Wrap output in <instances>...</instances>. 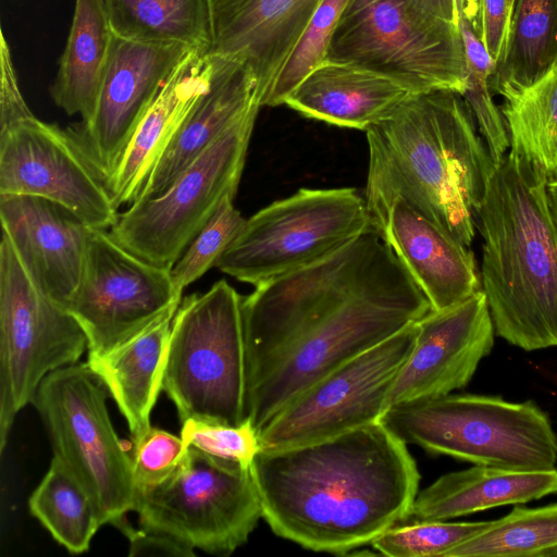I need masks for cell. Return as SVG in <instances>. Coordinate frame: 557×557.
I'll return each mask as SVG.
<instances>
[{
	"label": "cell",
	"mask_w": 557,
	"mask_h": 557,
	"mask_svg": "<svg viewBox=\"0 0 557 557\" xmlns=\"http://www.w3.org/2000/svg\"><path fill=\"white\" fill-rule=\"evenodd\" d=\"M431 306L373 230L242 298L248 419L260 429L314 382Z\"/></svg>",
	"instance_id": "1"
},
{
	"label": "cell",
	"mask_w": 557,
	"mask_h": 557,
	"mask_svg": "<svg viewBox=\"0 0 557 557\" xmlns=\"http://www.w3.org/2000/svg\"><path fill=\"white\" fill-rule=\"evenodd\" d=\"M250 472L273 533L339 555L406 522L420 481L407 445L379 421L305 445L260 448Z\"/></svg>",
	"instance_id": "2"
},
{
	"label": "cell",
	"mask_w": 557,
	"mask_h": 557,
	"mask_svg": "<svg viewBox=\"0 0 557 557\" xmlns=\"http://www.w3.org/2000/svg\"><path fill=\"white\" fill-rule=\"evenodd\" d=\"M547 186L541 170L508 151L475 215L495 333L525 351L557 347V223Z\"/></svg>",
	"instance_id": "3"
},
{
	"label": "cell",
	"mask_w": 557,
	"mask_h": 557,
	"mask_svg": "<svg viewBox=\"0 0 557 557\" xmlns=\"http://www.w3.org/2000/svg\"><path fill=\"white\" fill-rule=\"evenodd\" d=\"M366 134L369 160L430 219L471 247L476 211L496 164L463 97L447 90L412 94Z\"/></svg>",
	"instance_id": "4"
},
{
	"label": "cell",
	"mask_w": 557,
	"mask_h": 557,
	"mask_svg": "<svg viewBox=\"0 0 557 557\" xmlns=\"http://www.w3.org/2000/svg\"><path fill=\"white\" fill-rule=\"evenodd\" d=\"M379 422L406 445L473 465L533 471L557 462V436L533 400L447 394L391 406Z\"/></svg>",
	"instance_id": "5"
},
{
	"label": "cell",
	"mask_w": 557,
	"mask_h": 557,
	"mask_svg": "<svg viewBox=\"0 0 557 557\" xmlns=\"http://www.w3.org/2000/svg\"><path fill=\"white\" fill-rule=\"evenodd\" d=\"M242 296L225 280L182 299L171 324L162 391L180 420L248 419Z\"/></svg>",
	"instance_id": "6"
},
{
	"label": "cell",
	"mask_w": 557,
	"mask_h": 557,
	"mask_svg": "<svg viewBox=\"0 0 557 557\" xmlns=\"http://www.w3.org/2000/svg\"><path fill=\"white\" fill-rule=\"evenodd\" d=\"M326 59L387 75L412 92L463 95L467 63L459 26L434 17L410 0H349Z\"/></svg>",
	"instance_id": "7"
},
{
	"label": "cell",
	"mask_w": 557,
	"mask_h": 557,
	"mask_svg": "<svg viewBox=\"0 0 557 557\" xmlns=\"http://www.w3.org/2000/svg\"><path fill=\"white\" fill-rule=\"evenodd\" d=\"M109 392L85 363L64 366L39 384L32 403L57 457L97 506L103 524L115 527L134 510L132 456L111 423Z\"/></svg>",
	"instance_id": "8"
},
{
	"label": "cell",
	"mask_w": 557,
	"mask_h": 557,
	"mask_svg": "<svg viewBox=\"0 0 557 557\" xmlns=\"http://www.w3.org/2000/svg\"><path fill=\"white\" fill-rule=\"evenodd\" d=\"M370 228L358 189L300 188L246 220L215 267L257 286L329 257Z\"/></svg>",
	"instance_id": "9"
},
{
	"label": "cell",
	"mask_w": 557,
	"mask_h": 557,
	"mask_svg": "<svg viewBox=\"0 0 557 557\" xmlns=\"http://www.w3.org/2000/svg\"><path fill=\"white\" fill-rule=\"evenodd\" d=\"M134 511L143 529L221 556L244 545L262 518L250 467L191 446L171 476L136 492Z\"/></svg>",
	"instance_id": "10"
},
{
	"label": "cell",
	"mask_w": 557,
	"mask_h": 557,
	"mask_svg": "<svg viewBox=\"0 0 557 557\" xmlns=\"http://www.w3.org/2000/svg\"><path fill=\"white\" fill-rule=\"evenodd\" d=\"M259 109L216 138L163 193L119 214L111 236L136 256L171 269L222 199L236 195Z\"/></svg>",
	"instance_id": "11"
},
{
	"label": "cell",
	"mask_w": 557,
	"mask_h": 557,
	"mask_svg": "<svg viewBox=\"0 0 557 557\" xmlns=\"http://www.w3.org/2000/svg\"><path fill=\"white\" fill-rule=\"evenodd\" d=\"M86 335L33 283L8 236L0 244V450L16 414L52 371L78 362Z\"/></svg>",
	"instance_id": "12"
},
{
	"label": "cell",
	"mask_w": 557,
	"mask_h": 557,
	"mask_svg": "<svg viewBox=\"0 0 557 557\" xmlns=\"http://www.w3.org/2000/svg\"><path fill=\"white\" fill-rule=\"evenodd\" d=\"M417 333L413 322L307 387L260 429L261 448L305 445L377 422Z\"/></svg>",
	"instance_id": "13"
},
{
	"label": "cell",
	"mask_w": 557,
	"mask_h": 557,
	"mask_svg": "<svg viewBox=\"0 0 557 557\" xmlns=\"http://www.w3.org/2000/svg\"><path fill=\"white\" fill-rule=\"evenodd\" d=\"M181 301L171 269L136 256L107 230L92 228L83 277L66 311L83 329L92 358L132 341Z\"/></svg>",
	"instance_id": "14"
},
{
	"label": "cell",
	"mask_w": 557,
	"mask_h": 557,
	"mask_svg": "<svg viewBox=\"0 0 557 557\" xmlns=\"http://www.w3.org/2000/svg\"><path fill=\"white\" fill-rule=\"evenodd\" d=\"M364 199L371 227L393 249L428 298L431 310L457 305L482 290L473 251L430 219L374 161Z\"/></svg>",
	"instance_id": "15"
},
{
	"label": "cell",
	"mask_w": 557,
	"mask_h": 557,
	"mask_svg": "<svg viewBox=\"0 0 557 557\" xmlns=\"http://www.w3.org/2000/svg\"><path fill=\"white\" fill-rule=\"evenodd\" d=\"M0 195L48 199L92 228L110 230L119 218L106 183L67 129L34 114L0 128Z\"/></svg>",
	"instance_id": "16"
},
{
	"label": "cell",
	"mask_w": 557,
	"mask_h": 557,
	"mask_svg": "<svg viewBox=\"0 0 557 557\" xmlns=\"http://www.w3.org/2000/svg\"><path fill=\"white\" fill-rule=\"evenodd\" d=\"M191 51L116 36L92 115L66 128L106 185L165 82Z\"/></svg>",
	"instance_id": "17"
},
{
	"label": "cell",
	"mask_w": 557,
	"mask_h": 557,
	"mask_svg": "<svg viewBox=\"0 0 557 557\" xmlns=\"http://www.w3.org/2000/svg\"><path fill=\"white\" fill-rule=\"evenodd\" d=\"M417 327L416 344L388 393L386 409L466 387L491 354L496 335L483 290L444 310H431Z\"/></svg>",
	"instance_id": "18"
},
{
	"label": "cell",
	"mask_w": 557,
	"mask_h": 557,
	"mask_svg": "<svg viewBox=\"0 0 557 557\" xmlns=\"http://www.w3.org/2000/svg\"><path fill=\"white\" fill-rule=\"evenodd\" d=\"M0 218L33 283L66 310L83 277L92 227L66 208L29 195H0Z\"/></svg>",
	"instance_id": "19"
},
{
	"label": "cell",
	"mask_w": 557,
	"mask_h": 557,
	"mask_svg": "<svg viewBox=\"0 0 557 557\" xmlns=\"http://www.w3.org/2000/svg\"><path fill=\"white\" fill-rule=\"evenodd\" d=\"M322 1L212 0L209 53L247 63L262 103Z\"/></svg>",
	"instance_id": "20"
},
{
	"label": "cell",
	"mask_w": 557,
	"mask_h": 557,
	"mask_svg": "<svg viewBox=\"0 0 557 557\" xmlns=\"http://www.w3.org/2000/svg\"><path fill=\"white\" fill-rule=\"evenodd\" d=\"M213 66L212 54L194 50L168 78L107 185L116 208L139 198L163 152L207 90Z\"/></svg>",
	"instance_id": "21"
},
{
	"label": "cell",
	"mask_w": 557,
	"mask_h": 557,
	"mask_svg": "<svg viewBox=\"0 0 557 557\" xmlns=\"http://www.w3.org/2000/svg\"><path fill=\"white\" fill-rule=\"evenodd\" d=\"M212 55L214 66L207 90L163 152L137 200L163 193L216 138L250 110L261 108L251 67L234 58Z\"/></svg>",
	"instance_id": "22"
},
{
	"label": "cell",
	"mask_w": 557,
	"mask_h": 557,
	"mask_svg": "<svg viewBox=\"0 0 557 557\" xmlns=\"http://www.w3.org/2000/svg\"><path fill=\"white\" fill-rule=\"evenodd\" d=\"M412 92L403 83L356 63L325 59L286 98L301 115L367 132Z\"/></svg>",
	"instance_id": "23"
},
{
	"label": "cell",
	"mask_w": 557,
	"mask_h": 557,
	"mask_svg": "<svg viewBox=\"0 0 557 557\" xmlns=\"http://www.w3.org/2000/svg\"><path fill=\"white\" fill-rule=\"evenodd\" d=\"M555 493L556 468L521 471L474 465L440 476L417 494L407 521L449 520Z\"/></svg>",
	"instance_id": "24"
},
{
	"label": "cell",
	"mask_w": 557,
	"mask_h": 557,
	"mask_svg": "<svg viewBox=\"0 0 557 557\" xmlns=\"http://www.w3.org/2000/svg\"><path fill=\"white\" fill-rule=\"evenodd\" d=\"M171 311L145 332L87 363L106 385L128 425L133 441L151 426L150 413L162 391Z\"/></svg>",
	"instance_id": "25"
},
{
	"label": "cell",
	"mask_w": 557,
	"mask_h": 557,
	"mask_svg": "<svg viewBox=\"0 0 557 557\" xmlns=\"http://www.w3.org/2000/svg\"><path fill=\"white\" fill-rule=\"evenodd\" d=\"M116 34L104 0H75L74 14L55 79L54 103L82 122L94 113Z\"/></svg>",
	"instance_id": "26"
},
{
	"label": "cell",
	"mask_w": 557,
	"mask_h": 557,
	"mask_svg": "<svg viewBox=\"0 0 557 557\" xmlns=\"http://www.w3.org/2000/svg\"><path fill=\"white\" fill-rule=\"evenodd\" d=\"M116 36L209 53L212 0H104Z\"/></svg>",
	"instance_id": "27"
},
{
	"label": "cell",
	"mask_w": 557,
	"mask_h": 557,
	"mask_svg": "<svg viewBox=\"0 0 557 557\" xmlns=\"http://www.w3.org/2000/svg\"><path fill=\"white\" fill-rule=\"evenodd\" d=\"M509 151L557 180V60L537 79L498 94Z\"/></svg>",
	"instance_id": "28"
},
{
	"label": "cell",
	"mask_w": 557,
	"mask_h": 557,
	"mask_svg": "<svg viewBox=\"0 0 557 557\" xmlns=\"http://www.w3.org/2000/svg\"><path fill=\"white\" fill-rule=\"evenodd\" d=\"M557 60V0H516L502 62L490 79L493 94L525 86Z\"/></svg>",
	"instance_id": "29"
},
{
	"label": "cell",
	"mask_w": 557,
	"mask_h": 557,
	"mask_svg": "<svg viewBox=\"0 0 557 557\" xmlns=\"http://www.w3.org/2000/svg\"><path fill=\"white\" fill-rule=\"evenodd\" d=\"M30 513L72 554L89 549L101 515L84 487L53 456L49 469L28 499Z\"/></svg>",
	"instance_id": "30"
},
{
	"label": "cell",
	"mask_w": 557,
	"mask_h": 557,
	"mask_svg": "<svg viewBox=\"0 0 557 557\" xmlns=\"http://www.w3.org/2000/svg\"><path fill=\"white\" fill-rule=\"evenodd\" d=\"M443 557H557V503L516 506Z\"/></svg>",
	"instance_id": "31"
},
{
	"label": "cell",
	"mask_w": 557,
	"mask_h": 557,
	"mask_svg": "<svg viewBox=\"0 0 557 557\" xmlns=\"http://www.w3.org/2000/svg\"><path fill=\"white\" fill-rule=\"evenodd\" d=\"M458 26L468 72L467 88L462 97L472 111L493 161L497 164L509 151L510 144L504 117L493 99L490 86L495 63L472 25L467 20H460Z\"/></svg>",
	"instance_id": "32"
},
{
	"label": "cell",
	"mask_w": 557,
	"mask_h": 557,
	"mask_svg": "<svg viewBox=\"0 0 557 557\" xmlns=\"http://www.w3.org/2000/svg\"><path fill=\"white\" fill-rule=\"evenodd\" d=\"M348 1H322L286 60L272 88L262 100V107L284 104L286 98L301 81L326 59L337 22Z\"/></svg>",
	"instance_id": "33"
},
{
	"label": "cell",
	"mask_w": 557,
	"mask_h": 557,
	"mask_svg": "<svg viewBox=\"0 0 557 557\" xmlns=\"http://www.w3.org/2000/svg\"><path fill=\"white\" fill-rule=\"evenodd\" d=\"M491 521L446 522V520H418L398 523L381 535L371 546L389 557H443L453 547L473 536Z\"/></svg>",
	"instance_id": "34"
},
{
	"label": "cell",
	"mask_w": 557,
	"mask_h": 557,
	"mask_svg": "<svg viewBox=\"0 0 557 557\" xmlns=\"http://www.w3.org/2000/svg\"><path fill=\"white\" fill-rule=\"evenodd\" d=\"M234 197L227 195L222 199L218 209L171 268L174 287L181 296L187 286L215 267L244 226L246 220L235 208Z\"/></svg>",
	"instance_id": "35"
},
{
	"label": "cell",
	"mask_w": 557,
	"mask_h": 557,
	"mask_svg": "<svg viewBox=\"0 0 557 557\" xmlns=\"http://www.w3.org/2000/svg\"><path fill=\"white\" fill-rule=\"evenodd\" d=\"M181 437L187 447L248 467L261 448L259 432L249 419L239 425L187 419L182 422Z\"/></svg>",
	"instance_id": "36"
},
{
	"label": "cell",
	"mask_w": 557,
	"mask_h": 557,
	"mask_svg": "<svg viewBox=\"0 0 557 557\" xmlns=\"http://www.w3.org/2000/svg\"><path fill=\"white\" fill-rule=\"evenodd\" d=\"M186 451L187 446L181 436L150 426L134 442L132 467L136 492L158 485L171 476Z\"/></svg>",
	"instance_id": "37"
},
{
	"label": "cell",
	"mask_w": 557,
	"mask_h": 557,
	"mask_svg": "<svg viewBox=\"0 0 557 557\" xmlns=\"http://www.w3.org/2000/svg\"><path fill=\"white\" fill-rule=\"evenodd\" d=\"M511 15L512 8L508 0L481 1L476 34L494 61L495 67L502 62L507 49Z\"/></svg>",
	"instance_id": "38"
},
{
	"label": "cell",
	"mask_w": 557,
	"mask_h": 557,
	"mask_svg": "<svg viewBox=\"0 0 557 557\" xmlns=\"http://www.w3.org/2000/svg\"><path fill=\"white\" fill-rule=\"evenodd\" d=\"M0 128L32 115L18 86L10 46L1 32Z\"/></svg>",
	"instance_id": "39"
},
{
	"label": "cell",
	"mask_w": 557,
	"mask_h": 557,
	"mask_svg": "<svg viewBox=\"0 0 557 557\" xmlns=\"http://www.w3.org/2000/svg\"><path fill=\"white\" fill-rule=\"evenodd\" d=\"M115 528L120 530L129 542V556H195L194 548L181 541L161 533L146 529H135L124 518Z\"/></svg>",
	"instance_id": "40"
},
{
	"label": "cell",
	"mask_w": 557,
	"mask_h": 557,
	"mask_svg": "<svg viewBox=\"0 0 557 557\" xmlns=\"http://www.w3.org/2000/svg\"><path fill=\"white\" fill-rule=\"evenodd\" d=\"M425 13L440 20L458 25L455 0H410Z\"/></svg>",
	"instance_id": "41"
},
{
	"label": "cell",
	"mask_w": 557,
	"mask_h": 557,
	"mask_svg": "<svg viewBox=\"0 0 557 557\" xmlns=\"http://www.w3.org/2000/svg\"><path fill=\"white\" fill-rule=\"evenodd\" d=\"M482 0H455L458 14V23L460 20H467L475 33L479 26V15Z\"/></svg>",
	"instance_id": "42"
},
{
	"label": "cell",
	"mask_w": 557,
	"mask_h": 557,
	"mask_svg": "<svg viewBox=\"0 0 557 557\" xmlns=\"http://www.w3.org/2000/svg\"><path fill=\"white\" fill-rule=\"evenodd\" d=\"M550 207L557 223V180L549 182L547 186Z\"/></svg>",
	"instance_id": "43"
},
{
	"label": "cell",
	"mask_w": 557,
	"mask_h": 557,
	"mask_svg": "<svg viewBox=\"0 0 557 557\" xmlns=\"http://www.w3.org/2000/svg\"><path fill=\"white\" fill-rule=\"evenodd\" d=\"M508 2L510 4V7L513 9V4H515L516 0H508Z\"/></svg>",
	"instance_id": "44"
}]
</instances>
